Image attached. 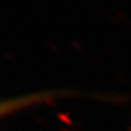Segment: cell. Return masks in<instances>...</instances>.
Here are the masks:
<instances>
[{"instance_id":"1","label":"cell","mask_w":131,"mask_h":131,"mask_svg":"<svg viewBox=\"0 0 131 131\" xmlns=\"http://www.w3.org/2000/svg\"><path fill=\"white\" fill-rule=\"evenodd\" d=\"M39 100H41V95H32V96L19 98V99H14V100L0 103V116L9 114L11 111H15L17 108H20V107H27L32 103H36Z\"/></svg>"}]
</instances>
